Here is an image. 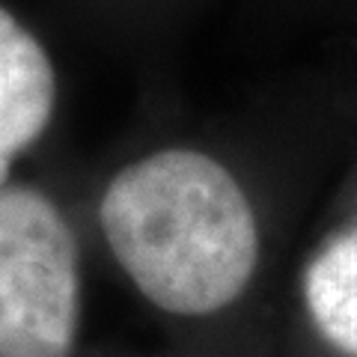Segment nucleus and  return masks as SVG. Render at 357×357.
<instances>
[{
	"label": "nucleus",
	"mask_w": 357,
	"mask_h": 357,
	"mask_svg": "<svg viewBox=\"0 0 357 357\" xmlns=\"http://www.w3.org/2000/svg\"><path fill=\"white\" fill-rule=\"evenodd\" d=\"M98 229L134 289L170 316L227 310L259 268L248 188L197 146H161L122 164L98 197Z\"/></svg>",
	"instance_id": "nucleus-1"
},
{
	"label": "nucleus",
	"mask_w": 357,
	"mask_h": 357,
	"mask_svg": "<svg viewBox=\"0 0 357 357\" xmlns=\"http://www.w3.org/2000/svg\"><path fill=\"white\" fill-rule=\"evenodd\" d=\"M81 250L45 188L0 182V357H72Z\"/></svg>",
	"instance_id": "nucleus-2"
},
{
	"label": "nucleus",
	"mask_w": 357,
	"mask_h": 357,
	"mask_svg": "<svg viewBox=\"0 0 357 357\" xmlns=\"http://www.w3.org/2000/svg\"><path fill=\"white\" fill-rule=\"evenodd\" d=\"M57 110V69L45 42L0 3V182L42 140Z\"/></svg>",
	"instance_id": "nucleus-3"
},
{
	"label": "nucleus",
	"mask_w": 357,
	"mask_h": 357,
	"mask_svg": "<svg viewBox=\"0 0 357 357\" xmlns=\"http://www.w3.org/2000/svg\"><path fill=\"white\" fill-rule=\"evenodd\" d=\"M301 295L321 340L345 357H357V220L345 223L310 256Z\"/></svg>",
	"instance_id": "nucleus-4"
}]
</instances>
